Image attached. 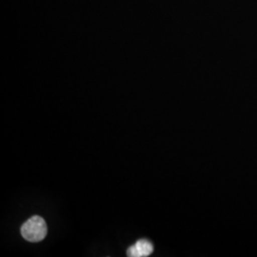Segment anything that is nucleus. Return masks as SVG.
<instances>
[{
	"label": "nucleus",
	"instance_id": "nucleus-1",
	"mask_svg": "<svg viewBox=\"0 0 257 257\" xmlns=\"http://www.w3.org/2000/svg\"><path fill=\"white\" fill-rule=\"evenodd\" d=\"M47 231L48 229H47L46 222L42 217L38 215L31 217L21 227L22 236L29 242H33V243H37L45 238Z\"/></svg>",
	"mask_w": 257,
	"mask_h": 257
},
{
	"label": "nucleus",
	"instance_id": "nucleus-2",
	"mask_svg": "<svg viewBox=\"0 0 257 257\" xmlns=\"http://www.w3.org/2000/svg\"><path fill=\"white\" fill-rule=\"evenodd\" d=\"M154 251L153 244L146 239H140L130 247L127 250V255L130 257H146L151 255Z\"/></svg>",
	"mask_w": 257,
	"mask_h": 257
}]
</instances>
